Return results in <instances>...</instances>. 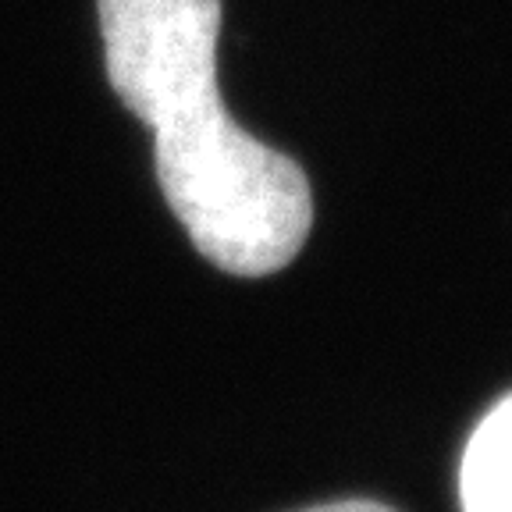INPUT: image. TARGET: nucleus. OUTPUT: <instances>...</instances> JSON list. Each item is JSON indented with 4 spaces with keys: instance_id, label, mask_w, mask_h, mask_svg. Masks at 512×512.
<instances>
[{
    "instance_id": "1",
    "label": "nucleus",
    "mask_w": 512,
    "mask_h": 512,
    "mask_svg": "<svg viewBox=\"0 0 512 512\" xmlns=\"http://www.w3.org/2000/svg\"><path fill=\"white\" fill-rule=\"evenodd\" d=\"M107 79L153 132L164 200L235 278L292 264L313 224L303 168L242 132L217 89L221 0H96Z\"/></svg>"
},
{
    "instance_id": "2",
    "label": "nucleus",
    "mask_w": 512,
    "mask_h": 512,
    "mask_svg": "<svg viewBox=\"0 0 512 512\" xmlns=\"http://www.w3.org/2000/svg\"><path fill=\"white\" fill-rule=\"evenodd\" d=\"M463 512H512V395L477 424L459 466Z\"/></svg>"
},
{
    "instance_id": "3",
    "label": "nucleus",
    "mask_w": 512,
    "mask_h": 512,
    "mask_svg": "<svg viewBox=\"0 0 512 512\" xmlns=\"http://www.w3.org/2000/svg\"><path fill=\"white\" fill-rule=\"evenodd\" d=\"M303 512H392L388 505H377V502H331V505H317V509H303Z\"/></svg>"
}]
</instances>
